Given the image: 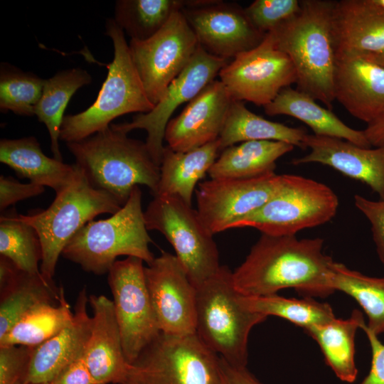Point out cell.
<instances>
[{"label":"cell","mask_w":384,"mask_h":384,"mask_svg":"<svg viewBox=\"0 0 384 384\" xmlns=\"http://www.w3.org/2000/svg\"><path fill=\"white\" fill-rule=\"evenodd\" d=\"M321 238L262 234L244 262L233 272L235 289L242 296L275 294L294 288L304 297H326L334 260L323 251Z\"/></svg>","instance_id":"1"},{"label":"cell","mask_w":384,"mask_h":384,"mask_svg":"<svg viewBox=\"0 0 384 384\" xmlns=\"http://www.w3.org/2000/svg\"><path fill=\"white\" fill-rule=\"evenodd\" d=\"M66 145L92 186L108 193L122 206L136 186H146L155 195L160 166L154 162L145 142L129 138L110 125Z\"/></svg>","instance_id":"2"},{"label":"cell","mask_w":384,"mask_h":384,"mask_svg":"<svg viewBox=\"0 0 384 384\" xmlns=\"http://www.w3.org/2000/svg\"><path fill=\"white\" fill-rule=\"evenodd\" d=\"M335 1L301 0L299 14L272 31L279 47L292 61L297 87L331 110L335 100L336 50L332 33Z\"/></svg>","instance_id":"3"},{"label":"cell","mask_w":384,"mask_h":384,"mask_svg":"<svg viewBox=\"0 0 384 384\" xmlns=\"http://www.w3.org/2000/svg\"><path fill=\"white\" fill-rule=\"evenodd\" d=\"M145 225L142 191L136 186L127 202L111 217L91 220L80 230L63 250L62 256L89 273H108L117 258L135 257L147 265L155 257Z\"/></svg>","instance_id":"4"},{"label":"cell","mask_w":384,"mask_h":384,"mask_svg":"<svg viewBox=\"0 0 384 384\" xmlns=\"http://www.w3.org/2000/svg\"><path fill=\"white\" fill-rule=\"evenodd\" d=\"M105 28L113 43L114 58L94 103L81 112L64 117L60 140L66 143L101 132L123 114L147 113L154 107L134 65L123 30L114 19H108Z\"/></svg>","instance_id":"5"},{"label":"cell","mask_w":384,"mask_h":384,"mask_svg":"<svg viewBox=\"0 0 384 384\" xmlns=\"http://www.w3.org/2000/svg\"><path fill=\"white\" fill-rule=\"evenodd\" d=\"M196 292V334L228 364L246 367L250 332L267 316L243 305L233 285V272L226 266H221Z\"/></svg>","instance_id":"6"},{"label":"cell","mask_w":384,"mask_h":384,"mask_svg":"<svg viewBox=\"0 0 384 384\" xmlns=\"http://www.w3.org/2000/svg\"><path fill=\"white\" fill-rule=\"evenodd\" d=\"M71 184L46 210L19 218L37 232L41 245V274L53 281L60 255L73 236L96 216L117 213L122 206L108 193L92 186L81 169Z\"/></svg>","instance_id":"7"},{"label":"cell","mask_w":384,"mask_h":384,"mask_svg":"<svg viewBox=\"0 0 384 384\" xmlns=\"http://www.w3.org/2000/svg\"><path fill=\"white\" fill-rule=\"evenodd\" d=\"M121 384H223L220 358L196 334L161 332L129 364Z\"/></svg>","instance_id":"8"},{"label":"cell","mask_w":384,"mask_h":384,"mask_svg":"<svg viewBox=\"0 0 384 384\" xmlns=\"http://www.w3.org/2000/svg\"><path fill=\"white\" fill-rule=\"evenodd\" d=\"M338 207V196L326 184L299 175L281 174L274 194L231 228L250 227L262 234L296 235L330 221Z\"/></svg>","instance_id":"9"},{"label":"cell","mask_w":384,"mask_h":384,"mask_svg":"<svg viewBox=\"0 0 384 384\" xmlns=\"http://www.w3.org/2000/svg\"><path fill=\"white\" fill-rule=\"evenodd\" d=\"M148 230H157L174 247L191 281L198 287L221 265L213 235L196 210L176 196H156L144 211Z\"/></svg>","instance_id":"10"},{"label":"cell","mask_w":384,"mask_h":384,"mask_svg":"<svg viewBox=\"0 0 384 384\" xmlns=\"http://www.w3.org/2000/svg\"><path fill=\"white\" fill-rule=\"evenodd\" d=\"M199 43L182 10L172 14L155 35L130 40V55L146 95L155 105L185 69Z\"/></svg>","instance_id":"11"},{"label":"cell","mask_w":384,"mask_h":384,"mask_svg":"<svg viewBox=\"0 0 384 384\" xmlns=\"http://www.w3.org/2000/svg\"><path fill=\"white\" fill-rule=\"evenodd\" d=\"M144 261L135 257L117 260L108 272L124 357L132 363L161 331L148 292Z\"/></svg>","instance_id":"12"},{"label":"cell","mask_w":384,"mask_h":384,"mask_svg":"<svg viewBox=\"0 0 384 384\" xmlns=\"http://www.w3.org/2000/svg\"><path fill=\"white\" fill-rule=\"evenodd\" d=\"M218 75L233 100L263 107L282 89L297 83L294 64L272 32L257 47L228 62Z\"/></svg>","instance_id":"13"},{"label":"cell","mask_w":384,"mask_h":384,"mask_svg":"<svg viewBox=\"0 0 384 384\" xmlns=\"http://www.w3.org/2000/svg\"><path fill=\"white\" fill-rule=\"evenodd\" d=\"M228 62L210 54L199 46L188 65L169 85L152 110L137 114L130 122L110 125L125 134L137 129H144L147 132L146 146L154 162L160 166L165 149V130L173 113L213 81Z\"/></svg>","instance_id":"14"},{"label":"cell","mask_w":384,"mask_h":384,"mask_svg":"<svg viewBox=\"0 0 384 384\" xmlns=\"http://www.w3.org/2000/svg\"><path fill=\"white\" fill-rule=\"evenodd\" d=\"M281 175L253 178H210L199 183L197 212L214 235L259 209L277 191Z\"/></svg>","instance_id":"15"},{"label":"cell","mask_w":384,"mask_h":384,"mask_svg":"<svg viewBox=\"0 0 384 384\" xmlns=\"http://www.w3.org/2000/svg\"><path fill=\"white\" fill-rule=\"evenodd\" d=\"M144 275L161 332L196 334V287L176 255L161 251L144 267Z\"/></svg>","instance_id":"16"},{"label":"cell","mask_w":384,"mask_h":384,"mask_svg":"<svg viewBox=\"0 0 384 384\" xmlns=\"http://www.w3.org/2000/svg\"><path fill=\"white\" fill-rule=\"evenodd\" d=\"M182 11L199 46L227 60L255 48L266 36L254 27L245 9L238 4L198 0Z\"/></svg>","instance_id":"17"},{"label":"cell","mask_w":384,"mask_h":384,"mask_svg":"<svg viewBox=\"0 0 384 384\" xmlns=\"http://www.w3.org/2000/svg\"><path fill=\"white\" fill-rule=\"evenodd\" d=\"M233 100L220 80L212 81L169 120L164 134L167 146L186 152L218 139Z\"/></svg>","instance_id":"18"},{"label":"cell","mask_w":384,"mask_h":384,"mask_svg":"<svg viewBox=\"0 0 384 384\" xmlns=\"http://www.w3.org/2000/svg\"><path fill=\"white\" fill-rule=\"evenodd\" d=\"M334 95L367 124L384 114V67L365 55L336 54Z\"/></svg>","instance_id":"19"},{"label":"cell","mask_w":384,"mask_h":384,"mask_svg":"<svg viewBox=\"0 0 384 384\" xmlns=\"http://www.w3.org/2000/svg\"><path fill=\"white\" fill-rule=\"evenodd\" d=\"M304 146L310 151L294 159V165L319 163L364 183L384 199V146L365 148L345 139L306 134Z\"/></svg>","instance_id":"20"},{"label":"cell","mask_w":384,"mask_h":384,"mask_svg":"<svg viewBox=\"0 0 384 384\" xmlns=\"http://www.w3.org/2000/svg\"><path fill=\"white\" fill-rule=\"evenodd\" d=\"M85 288L78 293L72 321L57 334L34 347L24 384L53 381L85 353L92 329Z\"/></svg>","instance_id":"21"},{"label":"cell","mask_w":384,"mask_h":384,"mask_svg":"<svg viewBox=\"0 0 384 384\" xmlns=\"http://www.w3.org/2000/svg\"><path fill=\"white\" fill-rule=\"evenodd\" d=\"M92 329L85 350L88 369L97 384H121L129 364L123 351L112 300L104 295L89 296Z\"/></svg>","instance_id":"22"},{"label":"cell","mask_w":384,"mask_h":384,"mask_svg":"<svg viewBox=\"0 0 384 384\" xmlns=\"http://www.w3.org/2000/svg\"><path fill=\"white\" fill-rule=\"evenodd\" d=\"M332 33L336 54H376L384 49V15L368 0L335 1Z\"/></svg>","instance_id":"23"},{"label":"cell","mask_w":384,"mask_h":384,"mask_svg":"<svg viewBox=\"0 0 384 384\" xmlns=\"http://www.w3.org/2000/svg\"><path fill=\"white\" fill-rule=\"evenodd\" d=\"M0 161L12 169L20 178L48 186L58 194L73 182L77 166L67 164L46 156L36 138L1 139Z\"/></svg>","instance_id":"24"},{"label":"cell","mask_w":384,"mask_h":384,"mask_svg":"<svg viewBox=\"0 0 384 384\" xmlns=\"http://www.w3.org/2000/svg\"><path fill=\"white\" fill-rule=\"evenodd\" d=\"M264 109L267 115H288L300 120L315 135L345 139L365 148L372 146L363 131L348 127L331 110L320 106L313 97L296 88L282 89Z\"/></svg>","instance_id":"25"},{"label":"cell","mask_w":384,"mask_h":384,"mask_svg":"<svg viewBox=\"0 0 384 384\" xmlns=\"http://www.w3.org/2000/svg\"><path fill=\"white\" fill-rule=\"evenodd\" d=\"M220 151L218 139L186 152L165 146L154 196H176L191 206L196 186L208 172Z\"/></svg>","instance_id":"26"},{"label":"cell","mask_w":384,"mask_h":384,"mask_svg":"<svg viewBox=\"0 0 384 384\" xmlns=\"http://www.w3.org/2000/svg\"><path fill=\"white\" fill-rule=\"evenodd\" d=\"M294 148L279 141L244 142L223 149L208 174L210 178H253L274 174L276 161Z\"/></svg>","instance_id":"27"},{"label":"cell","mask_w":384,"mask_h":384,"mask_svg":"<svg viewBox=\"0 0 384 384\" xmlns=\"http://www.w3.org/2000/svg\"><path fill=\"white\" fill-rule=\"evenodd\" d=\"M364 321L363 313L354 309L346 319L335 318L304 330L319 344L326 365L343 382L351 383L356 379L355 336Z\"/></svg>","instance_id":"28"},{"label":"cell","mask_w":384,"mask_h":384,"mask_svg":"<svg viewBox=\"0 0 384 384\" xmlns=\"http://www.w3.org/2000/svg\"><path fill=\"white\" fill-rule=\"evenodd\" d=\"M306 134L302 128L266 119L248 110L243 102L233 100L218 142L220 151L238 142L258 140L283 142L305 149Z\"/></svg>","instance_id":"29"},{"label":"cell","mask_w":384,"mask_h":384,"mask_svg":"<svg viewBox=\"0 0 384 384\" xmlns=\"http://www.w3.org/2000/svg\"><path fill=\"white\" fill-rule=\"evenodd\" d=\"M91 80L90 75L79 68L62 70L45 79L41 97L35 107V115L48 129L51 151L57 160L63 161L59 140L65 110L75 92Z\"/></svg>","instance_id":"30"},{"label":"cell","mask_w":384,"mask_h":384,"mask_svg":"<svg viewBox=\"0 0 384 384\" xmlns=\"http://www.w3.org/2000/svg\"><path fill=\"white\" fill-rule=\"evenodd\" d=\"M60 289L41 273L34 274L19 270L14 280L1 290L0 338L34 308L59 301Z\"/></svg>","instance_id":"31"},{"label":"cell","mask_w":384,"mask_h":384,"mask_svg":"<svg viewBox=\"0 0 384 384\" xmlns=\"http://www.w3.org/2000/svg\"><path fill=\"white\" fill-rule=\"evenodd\" d=\"M191 5V0H118L114 21L131 37L145 41L155 35L172 14Z\"/></svg>","instance_id":"32"},{"label":"cell","mask_w":384,"mask_h":384,"mask_svg":"<svg viewBox=\"0 0 384 384\" xmlns=\"http://www.w3.org/2000/svg\"><path fill=\"white\" fill-rule=\"evenodd\" d=\"M331 287L353 298L368 317V329L378 336L384 334V277H370L334 262Z\"/></svg>","instance_id":"33"},{"label":"cell","mask_w":384,"mask_h":384,"mask_svg":"<svg viewBox=\"0 0 384 384\" xmlns=\"http://www.w3.org/2000/svg\"><path fill=\"white\" fill-rule=\"evenodd\" d=\"M65 292L60 289L57 306L46 304L24 315L3 337L0 346L22 345L36 347L65 328L73 319Z\"/></svg>","instance_id":"34"},{"label":"cell","mask_w":384,"mask_h":384,"mask_svg":"<svg viewBox=\"0 0 384 384\" xmlns=\"http://www.w3.org/2000/svg\"><path fill=\"white\" fill-rule=\"evenodd\" d=\"M243 305L249 310L266 316H276L302 327L328 323L336 318L330 304L314 297L286 298L275 294L246 297L240 294Z\"/></svg>","instance_id":"35"},{"label":"cell","mask_w":384,"mask_h":384,"mask_svg":"<svg viewBox=\"0 0 384 384\" xmlns=\"http://www.w3.org/2000/svg\"><path fill=\"white\" fill-rule=\"evenodd\" d=\"M0 254L9 259L20 270L41 274V241L36 230L19 218L13 209L0 218Z\"/></svg>","instance_id":"36"},{"label":"cell","mask_w":384,"mask_h":384,"mask_svg":"<svg viewBox=\"0 0 384 384\" xmlns=\"http://www.w3.org/2000/svg\"><path fill=\"white\" fill-rule=\"evenodd\" d=\"M43 79L30 72L3 63L0 70V110L21 115H35L44 85Z\"/></svg>","instance_id":"37"},{"label":"cell","mask_w":384,"mask_h":384,"mask_svg":"<svg viewBox=\"0 0 384 384\" xmlns=\"http://www.w3.org/2000/svg\"><path fill=\"white\" fill-rule=\"evenodd\" d=\"M301 9L299 0H255L244 9L254 27L267 34L294 18Z\"/></svg>","instance_id":"38"},{"label":"cell","mask_w":384,"mask_h":384,"mask_svg":"<svg viewBox=\"0 0 384 384\" xmlns=\"http://www.w3.org/2000/svg\"><path fill=\"white\" fill-rule=\"evenodd\" d=\"M34 347L0 346V384H24Z\"/></svg>","instance_id":"39"},{"label":"cell","mask_w":384,"mask_h":384,"mask_svg":"<svg viewBox=\"0 0 384 384\" xmlns=\"http://www.w3.org/2000/svg\"><path fill=\"white\" fill-rule=\"evenodd\" d=\"M354 204L370 223L376 252L384 266V199L373 201L356 194Z\"/></svg>","instance_id":"40"},{"label":"cell","mask_w":384,"mask_h":384,"mask_svg":"<svg viewBox=\"0 0 384 384\" xmlns=\"http://www.w3.org/2000/svg\"><path fill=\"white\" fill-rule=\"evenodd\" d=\"M45 191V187L31 182L22 183L11 176H0V210L18 201L38 196Z\"/></svg>","instance_id":"41"},{"label":"cell","mask_w":384,"mask_h":384,"mask_svg":"<svg viewBox=\"0 0 384 384\" xmlns=\"http://www.w3.org/2000/svg\"><path fill=\"white\" fill-rule=\"evenodd\" d=\"M368 338L371 348V365L368 375L359 384H384V344L378 336L370 331L366 322L361 325Z\"/></svg>","instance_id":"42"},{"label":"cell","mask_w":384,"mask_h":384,"mask_svg":"<svg viewBox=\"0 0 384 384\" xmlns=\"http://www.w3.org/2000/svg\"><path fill=\"white\" fill-rule=\"evenodd\" d=\"M50 384H97L86 363L85 353L70 364Z\"/></svg>","instance_id":"43"},{"label":"cell","mask_w":384,"mask_h":384,"mask_svg":"<svg viewBox=\"0 0 384 384\" xmlns=\"http://www.w3.org/2000/svg\"><path fill=\"white\" fill-rule=\"evenodd\" d=\"M220 364L223 384H262L246 367L232 366L221 358Z\"/></svg>","instance_id":"44"},{"label":"cell","mask_w":384,"mask_h":384,"mask_svg":"<svg viewBox=\"0 0 384 384\" xmlns=\"http://www.w3.org/2000/svg\"><path fill=\"white\" fill-rule=\"evenodd\" d=\"M371 146L375 147L384 145V114L367 124L363 130Z\"/></svg>","instance_id":"45"},{"label":"cell","mask_w":384,"mask_h":384,"mask_svg":"<svg viewBox=\"0 0 384 384\" xmlns=\"http://www.w3.org/2000/svg\"><path fill=\"white\" fill-rule=\"evenodd\" d=\"M19 269L8 258L0 257V289L6 287L16 277Z\"/></svg>","instance_id":"46"},{"label":"cell","mask_w":384,"mask_h":384,"mask_svg":"<svg viewBox=\"0 0 384 384\" xmlns=\"http://www.w3.org/2000/svg\"><path fill=\"white\" fill-rule=\"evenodd\" d=\"M368 2L375 10L384 15V0H368Z\"/></svg>","instance_id":"47"},{"label":"cell","mask_w":384,"mask_h":384,"mask_svg":"<svg viewBox=\"0 0 384 384\" xmlns=\"http://www.w3.org/2000/svg\"><path fill=\"white\" fill-rule=\"evenodd\" d=\"M365 55L384 67V49L376 54Z\"/></svg>","instance_id":"48"},{"label":"cell","mask_w":384,"mask_h":384,"mask_svg":"<svg viewBox=\"0 0 384 384\" xmlns=\"http://www.w3.org/2000/svg\"><path fill=\"white\" fill-rule=\"evenodd\" d=\"M41 384H50V383H41Z\"/></svg>","instance_id":"49"},{"label":"cell","mask_w":384,"mask_h":384,"mask_svg":"<svg viewBox=\"0 0 384 384\" xmlns=\"http://www.w3.org/2000/svg\"><path fill=\"white\" fill-rule=\"evenodd\" d=\"M384 146V145H383Z\"/></svg>","instance_id":"50"}]
</instances>
